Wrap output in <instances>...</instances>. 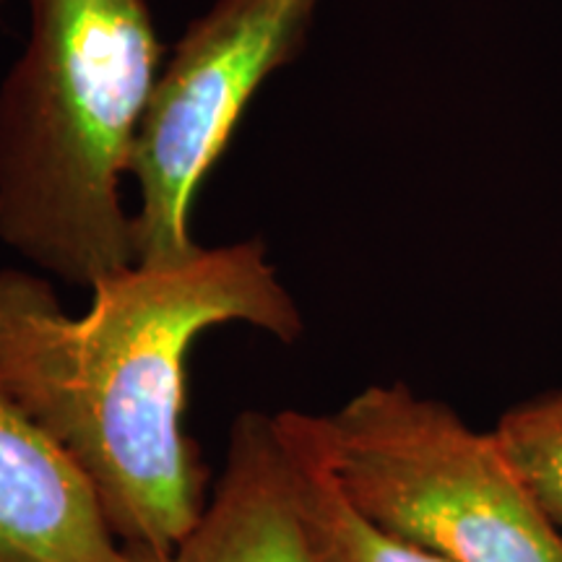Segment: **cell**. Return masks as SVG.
<instances>
[{"label":"cell","instance_id":"cell-1","mask_svg":"<svg viewBox=\"0 0 562 562\" xmlns=\"http://www.w3.org/2000/svg\"><path fill=\"white\" fill-rule=\"evenodd\" d=\"M227 323L302 336L263 240L131 266L91 286L81 315L47 279L0 269V393L74 459L117 539L146 560H165L206 508L211 474L186 430L188 357Z\"/></svg>","mask_w":562,"mask_h":562},{"label":"cell","instance_id":"cell-2","mask_svg":"<svg viewBox=\"0 0 562 562\" xmlns=\"http://www.w3.org/2000/svg\"><path fill=\"white\" fill-rule=\"evenodd\" d=\"M0 87V240L68 284L136 266L121 186L165 45L146 0H26Z\"/></svg>","mask_w":562,"mask_h":562},{"label":"cell","instance_id":"cell-3","mask_svg":"<svg viewBox=\"0 0 562 562\" xmlns=\"http://www.w3.org/2000/svg\"><path fill=\"white\" fill-rule=\"evenodd\" d=\"M315 425L341 490L383 531L448 562H562V529L495 435L448 404L370 385Z\"/></svg>","mask_w":562,"mask_h":562},{"label":"cell","instance_id":"cell-4","mask_svg":"<svg viewBox=\"0 0 562 562\" xmlns=\"http://www.w3.org/2000/svg\"><path fill=\"white\" fill-rule=\"evenodd\" d=\"M318 0H216L188 26L154 81L128 175L138 266H180L201 252L191 237L193 199L227 151L256 91L307 42Z\"/></svg>","mask_w":562,"mask_h":562},{"label":"cell","instance_id":"cell-5","mask_svg":"<svg viewBox=\"0 0 562 562\" xmlns=\"http://www.w3.org/2000/svg\"><path fill=\"white\" fill-rule=\"evenodd\" d=\"M0 562H151L117 539L74 459L3 393Z\"/></svg>","mask_w":562,"mask_h":562},{"label":"cell","instance_id":"cell-6","mask_svg":"<svg viewBox=\"0 0 562 562\" xmlns=\"http://www.w3.org/2000/svg\"><path fill=\"white\" fill-rule=\"evenodd\" d=\"M151 562H315L277 414H237L206 508Z\"/></svg>","mask_w":562,"mask_h":562},{"label":"cell","instance_id":"cell-7","mask_svg":"<svg viewBox=\"0 0 562 562\" xmlns=\"http://www.w3.org/2000/svg\"><path fill=\"white\" fill-rule=\"evenodd\" d=\"M315 562H448L383 531L349 501L323 448L315 414H277Z\"/></svg>","mask_w":562,"mask_h":562},{"label":"cell","instance_id":"cell-8","mask_svg":"<svg viewBox=\"0 0 562 562\" xmlns=\"http://www.w3.org/2000/svg\"><path fill=\"white\" fill-rule=\"evenodd\" d=\"M492 435L562 529V391L513 406Z\"/></svg>","mask_w":562,"mask_h":562},{"label":"cell","instance_id":"cell-9","mask_svg":"<svg viewBox=\"0 0 562 562\" xmlns=\"http://www.w3.org/2000/svg\"><path fill=\"white\" fill-rule=\"evenodd\" d=\"M3 3H5V0H0V11H3Z\"/></svg>","mask_w":562,"mask_h":562}]
</instances>
